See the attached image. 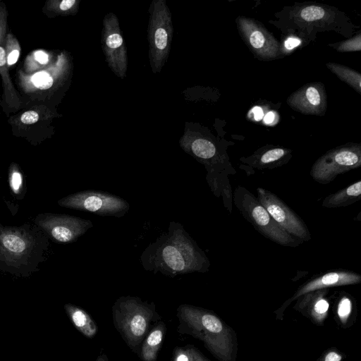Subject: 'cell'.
<instances>
[{"label":"cell","mask_w":361,"mask_h":361,"mask_svg":"<svg viewBox=\"0 0 361 361\" xmlns=\"http://www.w3.org/2000/svg\"><path fill=\"white\" fill-rule=\"evenodd\" d=\"M146 271L175 277L194 272L206 273L210 262L205 252L178 222L171 221L167 233L150 243L141 255Z\"/></svg>","instance_id":"obj_1"},{"label":"cell","mask_w":361,"mask_h":361,"mask_svg":"<svg viewBox=\"0 0 361 361\" xmlns=\"http://www.w3.org/2000/svg\"><path fill=\"white\" fill-rule=\"evenodd\" d=\"M48 237L28 224L20 226L0 223V270L18 276H28L44 261Z\"/></svg>","instance_id":"obj_2"},{"label":"cell","mask_w":361,"mask_h":361,"mask_svg":"<svg viewBox=\"0 0 361 361\" xmlns=\"http://www.w3.org/2000/svg\"><path fill=\"white\" fill-rule=\"evenodd\" d=\"M179 143L186 153L204 166L211 190L217 197H222L224 207L231 212L233 193L228 176L235 174L236 171L226 150L209 137L190 129L185 130Z\"/></svg>","instance_id":"obj_3"},{"label":"cell","mask_w":361,"mask_h":361,"mask_svg":"<svg viewBox=\"0 0 361 361\" xmlns=\"http://www.w3.org/2000/svg\"><path fill=\"white\" fill-rule=\"evenodd\" d=\"M178 317L189 334L202 341L220 361H235L236 337L233 329L210 311L181 305Z\"/></svg>","instance_id":"obj_4"},{"label":"cell","mask_w":361,"mask_h":361,"mask_svg":"<svg viewBox=\"0 0 361 361\" xmlns=\"http://www.w3.org/2000/svg\"><path fill=\"white\" fill-rule=\"evenodd\" d=\"M154 313L152 305L137 297L122 296L115 302L112 307L115 328L131 349L144 341Z\"/></svg>","instance_id":"obj_5"},{"label":"cell","mask_w":361,"mask_h":361,"mask_svg":"<svg viewBox=\"0 0 361 361\" xmlns=\"http://www.w3.org/2000/svg\"><path fill=\"white\" fill-rule=\"evenodd\" d=\"M233 203L243 216L263 236L283 246L297 247L303 242L280 227L250 190L238 185L233 193Z\"/></svg>","instance_id":"obj_6"},{"label":"cell","mask_w":361,"mask_h":361,"mask_svg":"<svg viewBox=\"0 0 361 361\" xmlns=\"http://www.w3.org/2000/svg\"><path fill=\"white\" fill-rule=\"evenodd\" d=\"M149 12V64L153 73H158L166 63L171 50L173 32L172 16L165 0H153Z\"/></svg>","instance_id":"obj_7"},{"label":"cell","mask_w":361,"mask_h":361,"mask_svg":"<svg viewBox=\"0 0 361 361\" xmlns=\"http://www.w3.org/2000/svg\"><path fill=\"white\" fill-rule=\"evenodd\" d=\"M61 207L86 212L101 216L123 217L130 204L118 195L96 190H87L68 195L58 201Z\"/></svg>","instance_id":"obj_8"},{"label":"cell","mask_w":361,"mask_h":361,"mask_svg":"<svg viewBox=\"0 0 361 361\" xmlns=\"http://www.w3.org/2000/svg\"><path fill=\"white\" fill-rule=\"evenodd\" d=\"M361 166V145L350 143L332 149L312 165L310 174L320 183L328 184L338 175L357 169Z\"/></svg>","instance_id":"obj_9"},{"label":"cell","mask_w":361,"mask_h":361,"mask_svg":"<svg viewBox=\"0 0 361 361\" xmlns=\"http://www.w3.org/2000/svg\"><path fill=\"white\" fill-rule=\"evenodd\" d=\"M34 221L48 238L58 243H73L93 227L90 220L67 214L42 213Z\"/></svg>","instance_id":"obj_10"},{"label":"cell","mask_w":361,"mask_h":361,"mask_svg":"<svg viewBox=\"0 0 361 361\" xmlns=\"http://www.w3.org/2000/svg\"><path fill=\"white\" fill-rule=\"evenodd\" d=\"M257 198L274 221L293 237L304 242L312 239L305 221L272 192L258 187Z\"/></svg>","instance_id":"obj_11"},{"label":"cell","mask_w":361,"mask_h":361,"mask_svg":"<svg viewBox=\"0 0 361 361\" xmlns=\"http://www.w3.org/2000/svg\"><path fill=\"white\" fill-rule=\"evenodd\" d=\"M102 47L109 68L118 78L126 75L128 55L117 16L108 13L103 19Z\"/></svg>","instance_id":"obj_12"},{"label":"cell","mask_w":361,"mask_h":361,"mask_svg":"<svg viewBox=\"0 0 361 361\" xmlns=\"http://www.w3.org/2000/svg\"><path fill=\"white\" fill-rule=\"evenodd\" d=\"M236 23L243 39L256 56L272 60L280 55L278 41L259 23L250 18L238 17Z\"/></svg>","instance_id":"obj_13"},{"label":"cell","mask_w":361,"mask_h":361,"mask_svg":"<svg viewBox=\"0 0 361 361\" xmlns=\"http://www.w3.org/2000/svg\"><path fill=\"white\" fill-rule=\"evenodd\" d=\"M288 104L303 114L324 115L326 109V95L322 83L303 85L287 99Z\"/></svg>","instance_id":"obj_14"},{"label":"cell","mask_w":361,"mask_h":361,"mask_svg":"<svg viewBox=\"0 0 361 361\" xmlns=\"http://www.w3.org/2000/svg\"><path fill=\"white\" fill-rule=\"evenodd\" d=\"M360 282L361 276L359 274L345 269L331 270L315 275L298 288L293 297L283 304V308L307 293L333 287L357 284Z\"/></svg>","instance_id":"obj_15"},{"label":"cell","mask_w":361,"mask_h":361,"mask_svg":"<svg viewBox=\"0 0 361 361\" xmlns=\"http://www.w3.org/2000/svg\"><path fill=\"white\" fill-rule=\"evenodd\" d=\"M291 150L284 147H264L257 150L247 157H241L240 161L246 164L247 167L254 169H273L289 161L291 158Z\"/></svg>","instance_id":"obj_16"},{"label":"cell","mask_w":361,"mask_h":361,"mask_svg":"<svg viewBox=\"0 0 361 361\" xmlns=\"http://www.w3.org/2000/svg\"><path fill=\"white\" fill-rule=\"evenodd\" d=\"M328 289L307 293L298 298L294 308L308 317L314 323L322 325L326 318L329 303Z\"/></svg>","instance_id":"obj_17"},{"label":"cell","mask_w":361,"mask_h":361,"mask_svg":"<svg viewBox=\"0 0 361 361\" xmlns=\"http://www.w3.org/2000/svg\"><path fill=\"white\" fill-rule=\"evenodd\" d=\"M361 199V180L330 194L325 197L322 203L324 208H338L347 207Z\"/></svg>","instance_id":"obj_18"},{"label":"cell","mask_w":361,"mask_h":361,"mask_svg":"<svg viewBox=\"0 0 361 361\" xmlns=\"http://www.w3.org/2000/svg\"><path fill=\"white\" fill-rule=\"evenodd\" d=\"M65 311L75 327L85 337L93 338L98 328L95 322L82 308L71 303L64 305Z\"/></svg>","instance_id":"obj_19"},{"label":"cell","mask_w":361,"mask_h":361,"mask_svg":"<svg viewBox=\"0 0 361 361\" xmlns=\"http://www.w3.org/2000/svg\"><path fill=\"white\" fill-rule=\"evenodd\" d=\"M164 331V325L159 324L144 339L140 353V357L143 361H156L158 351L163 341Z\"/></svg>","instance_id":"obj_20"},{"label":"cell","mask_w":361,"mask_h":361,"mask_svg":"<svg viewBox=\"0 0 361 361\" xmlns=\"http://www.w3.org/2000/svg\"><path fill=\"white\" fill-rule=\"evenodd\" d=\"M326 66L338 78L350 85L358 93L361 92L360 73L348 67L336 63H327Z\"/></svg>","instance_id":"obj_21"},{"label":"cell","mask_w":361,"mask_h":361,"mask_svg":"<svg viewBox=\"0 0 361 361\" xmlns=\"http://www.w3.org/2000/svg\"><path fill=\"white\" fill-rule=\"evenodd\" d=\"M8 180L12 195L16 199L22 200L25 193L24 176L17 165L11 166Z\"/></svg>","instance_id":"obj_22"},{"label":"cell","mask_w":361,"mask_h":361,"mask_svg":"<svg viewBox=\"0 0 361 361\" xmlns=\"http://www.w3.org/2000/svg\"><path fill=\"white\" fill-rule=\"evenodd\" d=\"M353 302L348 295H343L340 298L337 306V314L341 322L345 324L350 316Z\"/></svg>","instance_id":"obj_23"},{"label":"cell","mask_w":361,"mask_h":361,"mask_svg":"<svg viewBox=\"0 0 361 361\" xmlns=\"http://www.w3.org/2000/svg\"><path fill=\"white\" fill-rule=\"evenodd\" d=\"M204 357L192 348H178L175 351L174 361H202Z\"/></svg>","instance_id":"obj_24"},{"label":"cell","mask_w":361,"mask_h":361,"mask_svg":"<svg viewBox=\"0 0 361 361\" xmlns=\"http://www.w3.org/2000/svg\"><path fill=\"white\" fill-rule=\"evenodd\" d=\"M336 50L341 52L360 51L361 50V35L358 34L353 37L343 41L334 45Z\"/></svg>","instance_id":"obj_25"},{"label":"cell","mask_w":361,"mask_h":361,"mask_svg":"<svg viewBox=\"0 0 361 361\" xmlns=\"http://www.w3.org/2000/svg\"><path fill=\"white\" fill-rule=\"evenodd\" d=\"M34 85L40 90H47L52 86L53 79L46 72L42 71L36 73L32 78Z\"/></svg>","instance_id":"obj_26"},{"label":"cell","mask_w":361,"mask_h":361,"mask_svg":"<svg viewBox=\"0 0 361 361\" xmlns=\"http://www.w3.org/2000/svg\"><path fill=\"white\" fill-rule=\"evenodd\" d=\"M342 355L336 350H328L325 352L317 361H341Z\"/></svg>","instance_id":"obj_27"},{"label":"cell","mask_w":361,"mask_h":361,"mask_svg":"<svg viewBox=\"0 0 361 361\" xmlns=\"http://www.w3.org/2000/svg\"><path fill=\"white\" fill-rule=\"evenodd\" d=\"M39 119V115L36 111H26L21 116L20 120L24 124H32L36 123Z\"/></svg>","instance_id":"obj_28"},{"label":"cell","mask_w":361,"mask_h":361,"mask_svg":"<svg viewBox=\"0 0 361 361\" xmlns=\"http://www.w3.org/2000/svg\"><path fill=\"white\" fill-rule=\"evenodd\" d=\"M75 4V0H63L60 3L59 8L63 11H69Z\"/></svg>","instance_id":"obj_29"},{"label":"cell","mask_w":361,"mask_h":361,"mask_svg":"<svg viewBox=\"0 0 361 361\" xmlns=\"http://www.w3.org/2000/svg\"><path fill=\"white\" fill-rule=\"evenodd\" d=\"M35 58L39 63L42 64H46L49 60L48 55L42 51H36L35 53Z\"/></svg>","instance_id":"obj_30"},{"label":"cell","mask_w":361,"mask_h":361,"mask_svg":"<svg viewBox=\"0 0 361 361\" xmlns=\"http://www.w3.org/2000/svg\"><path fill=\"white\" fill-rule=\"evenodd\" d=\"M300 40L295 38H288L286 40L284 45L286 49L292 50L293 48L300 44Z\"/></svg>","instance_id":"obj_31"},{"label":"cell","mask_w":361,"mask_h":361,"mask_svg":"<svg viewBox=\"0 0 361 361\" xmlns=\"http://www.w3.org/2000/svg\"><path fill=\"white\" fill-rule=\"evenodd\" d=\"M18 57H19V51L18 50H13V51H11L8 56V60H7V63L8 65H13L14 64L18 59Z\"/></svg>","instance_id":"obj_32"},{"label":"cell","mask_w":361,"mask_h":361,"mask_svg":"<svg viewBox=\"0 0 361 361\" xmlns=\"http://www.w3.org/2000/svg\"><path fill=\"white\" fill-rule=\"evenodd\" d=\"M6 63L5 51L0 47V66H3Z\"/></svg>","instance_id":"obj_33"},{"label":"cell","mask_w":361,"mask_h":361,"mask_svg":"<svg viewBox=\"0 0 361 361\" xmlns=\"http://www.w3.org/2000/svg\"><path fill=\"white\" fill-rule=\"evenodd\" d=\"M253 111L255 113V118L256 120L260 119L262 116V112L261 109L259 108H255Z\"/></svg>","instance_id":"obj_34"},{"label":"cell","mask_w":361,"mask_h":361,"mask_svg":"<svg viewBox=\"0 0 361 361\" xmlns=\"http://www.w3.org/2000/svg\"><path fill=\"white\" fill-rule=\"evenodd\" d=\"M96 361H109V359L105 353H102L98 355Z\"/></svg>","instance_id":"obj_35"},{"label":"cell","mask_w":361,"mask_h":361,"mask_svg":"<svg viewBox=\"0 0 361 361\" xmlns=\"http://www.w3.org/2000/svg\"><path fill=\"white\" fill-rule=\"evenodd\" d=\"M274 119V114L272 113H269L265 117V121L267 123H270Z\"/></svg>","instance_id":"obj_36"},{"label":"cell","mask_w":361,"mask_h":361,"mask_svg":"<svg viewBox=\"0 0 361 361\" xmlns=\"http://www.w3.org/2000/svg\"><path fill=\"white\" fill-rule=\"evenodd\" d=\"M202 361H209L208 360H207L206 358L203 357Z\"/></svg>","instance_id":"obj_37"}]
</instances>
